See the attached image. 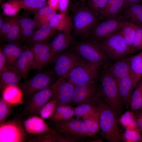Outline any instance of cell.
Returning <instances> with one entry per match:
<instances>
[{
    "mask_svg": "<svg viewBox=\"0 0 142 142\" xmlns=\"http://www.w3.org/2000/svg\"><path fill=\"white\" fill-rule=\"evenodd\" d=\"M105 69L100 76L98 92L117 117L121 114L124 104L118 92L116 80L106 68Z\"/></svg>",
    "mask_w": 142,
    "mask_h": 142,
    "instance_id": "obj_1",
    "label": "cell"
},
{
    "mask_svg": "<svg viewBox=\"0 0 142 142\" xmlns=\"http://www.w3.org/2000/svg\"><path fill=\"white\" fill-rule=\"evenodd\" d=\"M94 97L100 109L101 135L108 142H121L122 140L119 131L115 115L98 93Z\"/></svg>",
    "mask_w": 142,
    "mask_h": 142,
    "instance_id": "obj_2",
    "label": "cell"
},
{
    "mask_svg": "<svg viewBox=\"0 0 142 142\" xmlns=\"http://www.w3.org/2000/svg\"><path fill=\"white\" fill-rule=\"evenodd\" d=\"M100 18L82 3L76 8L72 21L73 28L77 34H89L99 23Z\"/></svg>",
    "mask_w": 142,
    "mask_h": 142,
    "instance_id": "obj_3",
    "label": "cell"
},
{
    "mask_svg": "<svg viewBox=\"0 0 142 142\" xmlns=\"http://www.w3.org/2000/svg\"><path fill=\"white\" fill-rule=\"evenodd\" d=\"M75 49L83 59L99 66L107 65L110 59L102 47L98 42L92 41L81 42Z\"/></svg>",
    "mask_w": 142,
    "mask_h": 142,
    "instance_id": "obj_4",
    "label": "cell"
},
{
    "mask_svg": "<svg viewBox=\"0 0 142 142\" xmlns=\"http://www.w3.org/2000/svg\"><path fill=\"white\" fill-rule=\"evenodd\" d=\"M100 67L82 59L69 73L68 81L74 85L96 82L100 76Z\"/></svg>",
    "mask_w": 142,
    "mask_h": 142,
    "instance_id": "obj_5",
    "label": "cell"
},
{
    "mask_svg": "<svg viewBox=\"0 0 142 142\" xmlns=\"http://www.w3.org/2000/svg\"><path fill=\"white\" fill-rule=\"evenodd\" d=\"M63 79H59L50 86L29 95L27 98V101L22 115L30 116L39 114L40 109L50 100L57 86Z\"/></svg>",
    "mask_w": 142,
    "mask_h": 142,
    "instance_id": "obj_6",
    "label": "cell"
},
{
    "mask_svg": "<svg viewBox=\"0 0 142 142\" xmlns=\"http://www.w3.org/2000/svg\"><path fill=\"white\" fill-rule=\"evenodd\" d=\"M110 59L115 61L130 54L129 47L120 30L98 42Z\"/></svg>",
    "mask_w": 142,
    "mask_h": 142,
    "instance_id": "obj_7",
    "label": "cell"
},
{
    "mask_svg": "<svg viewBox=\"0 0 142 142\" xmlns=\"http://www.w3.org/2000/svg\"><path fill=\"white\" fill-rule=\"evenodd\" d=\"M77 53L70 51L62 52L54 58L52 72L58 79L67 77L72 69L81 59Z\"/></svg>",
    "mask_w": 142,
    "mask_h": 142,
    "instance_id": "obj_8",
    "label": "cell"
},
{
    "mask_svg": "<svg viewBox=\"0 0 142 142\" xmlns=\"http://www.w3.org/2000/svg\"><path fill=\"white\" fill-rule=\"evenodd\" d=\"M127 20L122 14L105 19L99 23L89 34H90L93 41L99 42L119 30Z\"/></svg>",
    "mask_w": 142,
    "mask_h": 142,
    "instance_id": "obj_9",
    "label": "cell"
},
{
    "mask_svg": "<svg viewBox=\"0 0 142 142\" xmlns=\"http://www.w3.org/2000/svg\"><path fill=\"white\" fill-rule=\"evenodd\" d=\"M52 72H42L34 75L29 80L19 84V87L22 91L25 98L53 84L58 80Z\"/></svg>",
    "mask_w": 142,
    "mask_h": 142,
    "instance_id": "obj_10",
    "label": "cell"
},
{
    "mask_svg": "<svg viewBox=\"0 0 142 142\" xmlns=\"http://www.w3.org/2000/svg\"><path fill=\"white\" fill-rule=\"evenodd\" d=\"M0 125V142H23L27 139L20 120L10 121Z\"/></svg>",
    "mask_w": 142,
    "mask_h": 142,
    "instance_id": "obj_11",
    "label": "cell"
},
{
    "mask_svg": "<svg viewBox=\"0 0 142 142\" xmlns=\"http://www.w3.org/2000/svg\"><path fill=\"white\" fill-rule=\"evenodd\" d=\"M31 48L34 54L32 69L40 71L46 64L53 60L54 57L49 44L45 42L35 43Z\"/></svg>",
    "mask_w": 142,
    "mask_h": 142,
    "instance_id": "obj_12",
    "label": "cell"
},
{
    "mask_svg": "<svg viewBox=\"0 0 142 142\" xmlns=\"http://www.w3.org/2000/svg\"><path fill=\"white\" fill-rule=\"evenodd\" d=\"M95 83L93 82L74 85L71 103L77 105L92 98L98 91Z\"/></svg>",
    "mask_w": 142,
    "mask_h": 142,
    "instance_id": "obj_13",
    "label": "cell"
},
{
    "mask_svg": "<svg viewBox=\"0 0 142 142\" xmlns=\"http://www.w3.org/2000/svg\"><path fill=\"white\" fill-rule=\"evenodd\" d=\"M52 128L58 132H64L84 137L88 136L83 121L77 118L65 121L50 123Z\"/></svg>",
    "mask_w": 142,
    "mask_h": 142,
    "instance_id": "obj_14",
    "label": "cell"
},
{
    "mask_svg": "<svg viewBox=\"0 0 142 142\" xmlns=\"http://www.w3.org/2000/svg\"><path fill=\"white\" fill-rule=\"evenodd\" d=\"M41 117L36 115L30 116L22 122L26 132L32 136H38L53 131Z\"/></svg>",
    "mask_w": 142,
    "mask_h": 142,
    "instance_id": "obj_15",
    "label": "cell"
},
{
    "mask_svg": "<svg viewBox=\"0 0 142 142\" xmlns=\"http://www.w3.org/2000/svg\"><path fill=\"white\" fill-rule=\"evenodd\" d=\"M64 80L59 84L50 99L55 100L57 105H69L72 101L74 85Z\"/></svg>",
    "mask_w": 142,
    "mask_h": 142,
    "instance_id": "obj_16",
    "label": "cell"
},
{
    "mask_svg": "<svg viewBox=\"0 0 142 142\" xmlns=\"http://www.w3.org/2000/svg\"><path fill=\"white\" fill-rule=\"evenodd\" d=\"M34 54L31 48L24 49L15 63L14 68L19 76L25 79L33 64Z\"/></svg>",
    "mask_w": 142,
    "mask_h": 142,
    "instance_id": "obj_17",
    "label": "cell"
},
{
    "mask_svg": "<svg viewBox=\"0 0 142 142\" xmlns=\"http://www.w3.org/2000/svg\"><path fill=\"white\" fill-rule=\"evenodd\" d=\"M126 56L113 61L106 69L116 81L127 76L131 74L130 63V56Z\"/></svg>",
    "mask_w": 142,
    "mask_h": 142,
    "instance_id": "obj_18",
    "label": "cell"
},
{
    "mask_svg": "<svg viewBox=\"0 0 142 142\" xmlns=\"http://www.w3.org/2000/svg\"><path fill=\"white\" fill-rule=\"evenodd\" d=\"M116 81L120 97L124 104L128 109L130 99L136 83L131 74Z\"/></svg>",
    "mask_w": 142,
    "mask_h": 142,
    "instance_id": "obj_19",
    "label": "cell"
},
{
    "mask_svg": "<svg viewBox=\"0 0 142 142\" xmlns=\"http://www.w3.org/2000/svg\"><path fill=\"white\" fill-rule=\"evenodd\" d=\"M74 41L71 32H63L57 35L49 44L54 57L70 46Z\"/></svg>",
    "mask_w": 142,
    "mask_h": 142,
    "instance_id": "obj_20",
    "label": "cell"
},
{
    "mask_svg": "<svg viewBox=\"0 0 142 142\" xmlns=\"http://www.w3.org/2000/svg\"><path fill=\"white\" fill-rule=\"evenodd\" d=\"M49 24L53 28L63 32H71L73 28L72 19L66 13L56 14Z\"/></svg>",
    "mask_w": 142,
    "mask_h": 142,
    "instance_id": "obj_21",
    "label": "cell"
},
{
    "mask_svg": "<svg viewBox=\"0 0 142 142\" xmlns=\"http://www.w3.org/2000/svg\"><path fill=\"white\" fill-rule=\"evenodd\" d=\"M123 10L122 15L128 20L142 26V2L132 4Z\"/></svg>",
    "mask_w": 142,
    "mask_h": 142,
    "instance_id": "obj_22",
    "label": "cell"
},
{
    "mask_svg": "<svg viewBox=\"0 0 142 142\" xmlns=\"http://www.w3.org/2000/svg\"><path fill=\"white\" fill-rule=\"evenodd\" d=\"M74 109L69 105H57L53 114L49 118L51 122H62L72 119Z\"/></svg>",
    "mask_w": 142,
    "mask_h": 142,
    "instance_id": "obj_23",
    "label": "cell"
},
{
    "mask_svg": "<svg viewBox=\"0 0 142 142\" xmlns=\"http://www.w3.org/2000/svg\"><path fill=\"white\" fill-rule=\"evenodd\" d=\"M100 109L99 107L98 110L94 114L82 117L88 136H91L95 135L100 129Z\"/></svg>",
    "mask_w": 142,
    "mask_h": 142,
    "instance_id": "obj_24",
    "label": "cell"
},
{
    "mask_svg": "<svg viewBox=\"0 0 142 142\" xmlns=\"http://www.w3.org/2000/svg\"><path fill=\"white\" fill-rule=\"evenodd\" d=\"M2 98L9 104L14 105L22 103V92L18 86L7 87L2 89Z\"/></svg>",
    "mask_w": 142,
    "mask_h": 142,
    "instance_id": "obj_25",
    "label": "cell"
},
{
    "mask_svg": "<svg viewBox=\"0 0 142 142\" xmlns=\"http://www.w3.org/2000/svg\"><path fill=\"white\" fill-rule=\"evenodd\" d=\"M94 97L89 100L77 105L74 108V115L77 118L79 119L85 116L92 115L98 110L99 106Z\"/></svg>",
    "mask_w": 142,
    "mask_h": 142,
    "instance_id": "obj_26",
    "label": "cell"
},
{
    "mask_svg": "<svg viewBox=\"0 0 142 142\" xmlns=\"http://www.w3.org/2000/svg\"><path fill=\"white\" fill-rule=\"evenodd\" d=\"M0 75V86L2 89L7 87L18 86L21 78L14 68L7 69Z\"/></svg>",
    "mask_w": 142,
    "mask_h": 142,
    "instance_id": "obj_27",
    "label": "cell"
},
{
    "mask_svg": "<svg viewBox=\"0 0 142 142\" xmlns=\"http://www.w3.org/2000/svg\"><path fill=\"white\" fill-rule=\"evenodd\" d=\"M129 106L132 111L142 110V77L135 86L130 99Z\"/></svg>",
    "mask_w": 142,
    "mask_h": 142,
    "instance_id": "obj_28",
    "label": "cell"
},
{
    "mask_svg": "<svg viewBox=\"0 0 142 142\" xmlns=\"http://www.w3.org/2000/svg\"><path fill=\"white\" fill-rule=\"evenodd\" d=\"M57 30L47 24L42 26L35 32L29 38V41L34 44L38 42H44L54 34Z\"/></svg>",
    "mask_w": 142,
    "mask_h": 142,
    "instance_id": "obj_29",
    "label": "cell"
},
{
    "mask_svg": "<svg viewBox=\"0 0 142 142\" xmlns=\"http://www.w3.org/2000/svg\"><path fill=\"white\" fill-rule=\"evenodd\" d=\"M131 74L136 83L142 77V50L138 54L130 56Z\"/></svg>",
    "mask_w": 142,
    "mask_h": 142,
    "instance_id": "obj_30",
    "label": "cell"
},
{
    "mask_svg": "<svg viewBox=\"0 0 142 142\" xmlns=\"http://www.w3.org/2000/svg\"><path fill=\"white\" fill-rule=\"evenodd\" d=\"M136 24L128 20L126 21L120 29L130 50L133 44Z\"/></svg>",
    "mask_w": 142,
    "mask_h": 142,
    "instance_id": "obj_31",
    "label": "cell"
},
{
    "mask_svg": "<svg viewBox=\"0 0 142 142\" xmlns=\"http://www.w3.org/2000/svg\"><path fill=\"white\" fill-rule=\"evenodd\" d=\"M124 0H116L113 4L99 16L105 20L114 18L119 16L122 10Z\"/></svg>",
    "mask_w": 142,
    "mask_h": 142,
    "instance_id": "obj_32",
    "label": "cell"
},
{
    "mask_svg": "<svg viewBox=\"0 0 142 142\" xmlns=\"http://www.w3.org/2000/svg\"><path fill=\"white\" fill-rule=\"evenodd\" d=\"M2 8L3 14L9 17L14 16L23 8L19 0H9L3 4Z\"/></svg>",
    "mask_w": 142,
    "mask_h": 142,
    "instance_id": "obj_33",
    "label": "cell"
},
{
    "mask_svg": "<svg viewBox=\"0 0 142 142\" xmlns=\"http://www.w3.org/2000/svg\"><path fill=\"white\" fill-rule=\"evenodd\" d=\"M119 122L125 130H131L138 129L136 124L135 114L131 111L125 112L120 117Z\"/></svg>",
    "mask_w": 142,
    "mask_h": 142,
    "instance_id": "obj_34",
    "label": "cell"
},
{
    "mask_svg": "<svg viewBox=\"0 0 142 142\" xmlns=\"http://www.w3.org/2000/svg\"><path fill=\"white\" fill-rule=\"evenodd\" d=\"M54 135L56 142H80L85 138L69 133L58 132L55 130Z\"/></svg>",
    "mask_w": 142,
    "mask_h": 142,
    "instance_id": "obj_35",
    "label": "cell"
},
{
    "mask_svg": "<svg viewBox=\"0 0 142 142\" xmlns=\"http://www.w3.org/2000/svg\"><path fill=\"white\" fill-rule=\"evenodd\" d=\"M20 30L19 18L18 17L13 18L9 31L5 36L6 40L9 42H14L18 38Z\"/></svg>",
    "mask_w": 142,
    "mask_h": 142,
    "instance_id": "obj_36",
    "label": "cell"
},
{
    "mask_svg": "<svg viewBox=\"0 0 142 142\" xmlns=\"http://www.w3.org/2000/svg\"><path fill=\"white\" fill-rule=\"evenodd\" d=\"M23 8L37 11L46 5V0H19Z\"/></svg>",
    "mask_w": 142,
    "mask_h": 142,
    "instance_id": "obj_37",
    "label": "cell"
},
{
    "mask_svg": "<svg viewBox=\"0 0 142 142\" xmlns=\"http://www.w3.org/2000/svg\"><path fill=\"white\" fill-rule=\"evenodd\" d=\"M57 105L55 100L50 99L40 109L39 114L41 117L43 119L50 118L53 114Z\"/></svg>",
    "mask_w": 142,
    "mask_h": 142,
    "instance_id": "obj_38",
    "label": "cell"
},
{
    "mask_svg": "<svg viewBox=\"0 0 142 142\" xmlns=\"http://www.w3.org/2000/svg\"><path fill=\"white\" fill-rule=\"evenodd\" d=\"M141 50H142V26L136 24L135 33L130 54Z\"/></svg>",
    "mask_w": 142,
    "mask_h": 142,
    "instance_id": "obj_39",
    "label": "cell"
},
{
    "mask_svg": "<svg viewBox=\"0 0 142 142\" xmlns=\"http://www.w3.org/2000/svg\"><path fill=\"white\" fill-rule=\"evenodd\" d=\"M141 133L138 129L126 130L121 136L122 140L128 142H142Z\"/></svg>",
    "mask_w": 142,
    "mask_h": 142,
    "instance_id": "obj_40",
    "label": "cell"
},
{
    "mask_svg": "<svg viewBox=\"0 0 142 142\" xmlns=\"http://www.w3.org/2000/svg\"><path fill=\"white\" fill-rule=\"evenodd\" d=\"M107 0H89L88 7L99 17L104 10Z\"/></svg>",
    "mask_w": 142,
    "mask_h": 142,
    "instance_id": "obj_41",
    "label": "cell"
},
{
    "mask_svg": "<svg viewBox=\"0 0 142 142\" xmlns=\"http://www.w3.org/2000/svg\"><path fill=\"white\" fill-rule=\"evenodd\" d=\"M13 105L2 98L0 100V125L5 122L9 116Z\"/></svg>",
    "mask_w": 142,
    "mask_h": 142,
    "instance_id": "obj_42",
    "label": "cell"
},
{
    "mask_svg": "<svg viewBox=\"0 0 142 142\" xmlns=\"http://www.w3.org/2000/svg\"><path fill=\"white\" fill-rule=\"evenodd\" d=\"M54 130L50 132L41 135L34 136L28 140L30 142H56L54 135Z\"/></svg>",
    "mask_w": 142,
    "mask_h": 142,
    "instance_id": "obj_43",
    "label": "cell"
},
{
    "mask_svg": "<svg viewBox=\"0 0 142 142\" xmlns=\"http://www.w3.org/2000/svg\"><path fill=\"white\" fill-rule=\"evenodd\" d=\"M20 31L24 29L34 30L37 27L36 24L34 19L24 17L19 18Z\"/></svg>",
    "mask_w": 142,
    "mask_h": 142,
    "instance_id": "obj_44",
    "label": "cell"
},
{
    "mask_svg": "<svg viewBox=\"0 0 142 142\" xmlns=\"http://www.w3.org/2000/svg\"><path fill=\"white\" fill-rule=\"evenodd\" d=\"M23 49L19 45L16 48L9 60L7 63V69L14 68V65Z\"/></svg>",
    "mask_w": 142,
    "mask_h": 142,
    "instance_id": "obj_45",
    "label": "cell"
},
{
    "mask_svg": "<svg viewBox=\"0 0 142 142\" xmlns=\"http://www.w3.org/2000/svg\"><path fill=\"white\" fill-rule=\"evenodd\" d=\"M18 46L16 43L14 42H11L6 45L3 49H1L6 57L7 63L9 60L16 49Z\"/></svg>",
    "mask_w": 142,
    "mask_h": 142,
    "instance_id": "obj_46",
    "label": "cell"
},
{
    "mask_svg": "<svg viewBox=\"0 0 142 142\" xmlns=\"http://www.w3.org/2000/svg\"><path fill=\"white\" fill-rule=\"evenodd\" d=\"M56 14V11L53 9L48 13L35 22L37 27L39 28L44 24H49L50 21Z\"/></svg>",
    "mask_w": 142,
    "mask_h": 142,
    "instance_id": "obj_47",
    "label": "cell"
},
{
    "mask_svg": "<svg viewBox=\"0 0 142 142\" xmlns=\"http://www.w3.org/2000/svg\"><path fill=\"white\" fill-rule=\"evenodd\" d=\"M52 10V9L48 5H45L36 11L34 20L35 22L37 21L41 17L48 13Z\"/></svg>",
    "mask_w": 142,
    "mask_h": 142,
    "instance_id": "obj_48",
    "label": "cell"
},
{
    "mask_svg": "<svg viewBox=\"0 0 142 142\" xmlns=\"http://www.w3.org/2000/svg\"><path fill=\"white\" fill-rule=\"evenodd\" d=\"M12 18H7L4 20L3 24L0 30V33L5 36L9 31L12 22Z\"/></svg>",
    "mask_w": 142,
    "mask_h": 142,
    "instance_id": "obj_49",
    "label": "cell"
},
{
    "mask_svg": "<svg viewBox=\"0 0 142 142\" xmlns=\"http://www.w3.org/2000/svg\"><path fill=\"white\" fill-rule=\"evenodd\" d=\"M7 59L2 52V49L0 50V73L7 69Z\"/></svg>",
    "mask_w": 142,
    "mask_h": 142,
    "instance_id": "obj_50",
    "label": "cell"
},
{
    "mask_svg": "<svg viewBox=\"0 0 142 142\" xmlns=\"http://www.w3.org/2000/svg\"><path fill=\"white\" fill-rule=\"evenodd\" d=\"M60 11V13H65L68 8L69 0H59Z\"/></svg>",
    "mask_w": 142,
    "mask_h": 142,
    "instance_id": "obj_51",
    "label": "cell"
},
{
    "mask_svg": "<svg viewBox=\"0 0 142 142\" xmlns=\"http://www.w3.org/2000/svg\"><path fill=\"white\" fill-rule=\"evenodd\" d=\"M137 112L135 114L136 126L137 128L142 133V110L137 111Z\"/></svg>",
    "mask_w": 142,
    "mask_h": 142,
    "instance_id": "obj_52",
    "label": "cell"
},
{
    "mask_svg": "<svg viewBox=\"0 0 142 142\" xmlns=\"http://www.w3.org/2000/svg\"><path fill=\"white\" fill-rule=\"evenodd\" d=\"M48 3L53 9L56 11L59 9V0H48Z\"/></svg>",
    "mask_w": 142,
    "mask_h": 142,
    "instance_id": "obj_53",
    "label": "cell"
},
{
    "mask_svg": "<svg viewBox=\"0 0 142 142\" xmlns=\"http://www.w3.org/2000/svg\"><path fill=\"white\" fill-rule=\"evenodd\" d=\"M142 2V0H124L122 10L134 3Z\"/></svg>",
    "mask_w": 142,
    "mask_h": 142,
    "instance_id": "obj_54",
    "label": "cell"
},
{
    "mask_svg": "<svg viewBox=\"0 0 142 142\" xmlns=\"http://www.w3.org/2000/svg\"><path fill=\"white\" fill-rule=\"evenodd\" d=\"M115 0H107L106 7L104 10L101 14L104 11L108 9L113 4Z\"/></svg>",
    "mask_w": 142,
    "mask_h": 142,
    "instance_id": "obj_55",
    "label": "cell"
},
{
    "mask_svg": "<svg viewBox=\"0 0 142 142\" xmlns=\"http://www.w3.org/2000/svg\"><path fill=\"white\" fill-rule=\"evenodd\" d=\"M4 20L2 18V17L0 18V30L1 29L4 23Z\"/></svg>",
    "mask_w": 142,
    "mask_h": 142,
    "instance_id": "obj_56",
    "label": "cell"
},
{
    "mask_svg": "<svg viewBox=\"0 0 142 142\" xmlns=\"http://www.w3.org/2000/svg\"><path fill=\"white\" fill-rule=\"evenodd\" d=\"M79 0L81 1L82 2V3H83L84 4L85 2L86 1V0Z\"/></svg>",
    "mask_w": 142,
    "mask_h": 142,
    "instance_id": "obj_57",
    "label": "cell"
}]
</instances>
